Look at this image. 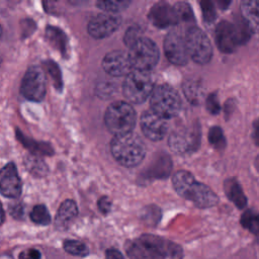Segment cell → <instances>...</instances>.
I'll list each match as a JSON object with an SVG mask.
<instances>
[{
	"label": "cell",
	"instance_id": "cell-1",
	"mask_svg": "<svg viewBox=\"0 0 259 259\" xmlns=\"http://www.w3.org/2000/svg\"><path fill=\"white\" fill-rule=\"evenodd\" d=\"M172 184L181 197L199 208L212 207L219 202L218 195L207 185L198 182L190 172L177 171L173 175Z\"/></svg>",
	"mask_w": 259,
	"mask_h": 259
},
{
	"label": "cell",
	"instance_id": "cell-2",
	"mask_svg": "<svg viewBox=\"0 0 259 259\" xmlns=\"http://www.w3.org/2000/svg\"><path fill=\"white\" fill-rule=\"evenodd\" d=\"M113 158L124 167L138 166L146 156V147L139 136L133 133L114 136L110 143Z\"/></svg>",
	"mask_w": 259,
	"mask_h": 259
},
{
	"label": "cell",
	"instance_id": "cell-3",
	"mask_svg": "<svg viewBox=\"0 0 259 259\" xmlns=\"http://www.w3.org/2000/svg\"><path fill=\"white\" fill-rule=\"evenodd\" d=\"M136 111L131 104L124 101L111 103L104 114L106 127L114 136L132 133L136 124Z\"/></svg>",
	"mask_w": 259,
	"mask_h": 259
},
{
	"label": "cell",
	"instance_id": "cell-4",
	"mask_svg": "<svg viewBox=\"0 0 259 259\" xmlns=\"http://www.w3.org/2000/svg\"><path fill=\"white\" fill-rule=\"evenodd\" d=\"M151 110L164 118H172L181 110V98L178 92L168 84L156 86L150 96Z\"/></svg>",
	"mask_w": 259,
	"mask_h": 259
},
{
	"label": "cell",
	"instance_id": "cell-5",
	"mask_svg": "<svg viewBox=\"0 0 259 259\" xmlns=\"http://www.w3.org/2000/svg\"><path fill=\"white\" fill-rule=\"evenodd\" d=\"M154 79L150 71L133 70L124 79L122 92L132 103H143L154 90Z\"/></svg>",
	"mask_w": 259,
	"mask_h": 259
},
{
	"label": "cell",
	"instance_id": "cell-6",
	"mask_svg": "<svg viewBox=\"0 0 259 259\" xmlns=\"http://www.w3.org/2000/svg\"><path fill=\"white\" fill-rule=\"evenodd\" d=\"M128 56L135 70L150 71L157 65L160 53L152 39L142 36L130 47Z\"/></svg>",
	"mask_w": 259,
	"mask_h": 259
},
{
	"label": "cell",
	"instance_id": "cell-7",
	"mask_svg": "<svg viewBox=\"0 0 259 259\" xmlns=\"http://www.w3.org/2000/svg\"><path fill=\"white\" fill-rule=\"evenodd\" d=\"M188 56L197 64L205 65L212 57V47L207 35L197 26L188 27L185 35Z\"/></svg>",
	"mask_w": 259,
	"mask_h": 259
},
{
	"label": "cell",
	"instance_id": "cell-8",
	"mask_svg": "<svg viewBox=\"0 0 259 259\" xmlns=\"http://www.w3.org/2000/svg\"><path fill=\"white\" fill-rule=\"evenodd\" d=\"M201 141L200 125L198 122H193L189 126H184L174 131L169 137L170 149L178 154H188L195 152Z\"/></svg>",
	"mask_w": 259,
	"mask_h": 259
},
{
	"label": "cell",
	"instance_id": "cell-9",
	"mask_svg": "<svg viewBox=\"0 0 259 259\" xmlns=\"http://www.w3.org/2000/svg\"><path fill=\"white\" fill-rule=\"evenodd\" d=\"M46 77L38 66H31L23 76L20 92L30 101H41L46 95Z\"/></svg>",
	"mask_w": 259,
	"mask_h": 259
},
{
	"label": "cell",
	"instance_id": "cell-10",
	"mask_svg": "<svg viewBox=\"0 0 259 259\" xmlns=\"http://www.w3.org/2000/svg\"><path fill=\"white\" fill-rule=\"evenodd\" d=\"M164 52L169 62L177 66H184L188 62L185 37L176 29L167 33L164 39Z\"/></svg>",
	"mask_w": 259,
	"mask_h": 259
},
{
	"label": "cell",
	"instance_id": "cell-11",
	"mask_svg": "<svg viewBox=\"0 0 259 259\" xmlns=\"http://www.w3.org/2000/svg\"><path fill=\"white\" fill-rule=\"evenodd\" d=\"M102 68L113 77H126L134 70L128 53L117 50L105 55L102 60Z\"/></svg>",
	"mask_w": 259,
	"mask_h": 259
},
{
	"label": "cell",
	"instance_id": "cell-12",
	"mask_svg": "<svg viewBox=\"0 0 259 259\" xmlns=\"http://www.w3.org/2000/svg\"><path fill=\"white\" fill-rule=\"evenodd\" d=\"M141 128L145 137L151 141L157 142L161 141L166 136L168 123L166 118L149 109L144 111L141 116Z\"/></svg>",
	"mask_w": 259,
	"mask_h": 259
},
{
	"label": "cell",
	"instance_id": "cell-13",
	"mask_svg": "<svg viewBox=\"0 0 259 259\" xmlns=\"http://www.w3.org/2000/svg\"><path fill=\"white\" fill-rule=\"evenodd\" d=\"M120 18L110 13H100L88 23V32L94 38H104L111 35L119 26Z\"/></svg>",
	"mask_w": 259,
	"mask_h": 259
},
{
	"label": "cell",
	"instance_id": "cell-14",
	"mask_svg": "<svg viewBox=\"0 0 259 259\" xmlns=\"http://www.w3.org/2000/svg\"><path fill=\"white\" fill-rule=\"evenodd\" d=\"M215 44L221 52L233 53L240 45L239 36L233 22L222 20L215 27Z\"/></svg>",
	"mask_w": 259,
	"mask_h": 259
},
{
	"label": "cell",
	"instance_id": "cell-15",
	"mask_svg": "<svg viewBox=\"0 0 259 259\" xmlns=\"http://www.w3.org/2000/svg\"><path fill=\"white\" fill-rule=\"evenodd\" d=\"M0 191L9 198L18 197L21 193V180L16 166L12 162L0 169Z\"/></svg>",
	"mask_w": 259,
	"mask_h": 259
},
{
	"label": "cell",
	"instance_id": "cell-16",
	"mask_svg": "<svg viewBox=\"0 0 259 259\" xmlns=\"http://www.w3.org/2000/svg\"><path fill=\"white\" fill-rule=\"evenodd\" d=\"M140 239L143 242L150 245L151 247H153L164 258H170V259L183 258L182 248L178 244L170 240H167L155 235H143Z\"/></svg>",
	"mask_w": 259,
	"mask_h": 259
},
{
	"label": "cell",
	"instance_id": "cell-17",
	"mask_svg": "<svg viewBox=\"0 0 259 259\" xmlns=\"http://www.w3.org/2000/svg\"><path fill=\"white\" fill-rule=\"evenodd\" d=\"M149 19L159 28H166L178 23L173 6L167 2L156 3L149 12Z\"/></svg>",
	"mask_w": 259,
	"mask_h": 259
},
{
	"label": "cell",
	"instance_id": "cell-18",
	"mask_svg": "<svg viewBox=\"0 0 259 259\" xmlns=\"http://www.w3.org/2000/svg\"><path fill=\"white\" fill-rule=\"evenodd\" d=\"M126 253L130 259H165L153 247L141 239L128 243Z\"/></svg>",
	"mask_w": 259,
	"mask_h": 259
},
{
	"label": "cell",
	"instance_id": "cell-19",
	"mask_svg": "<svg viewBox=\"0 0 259 259\" xmlns=\"http://www.w3.org/2000/svg\"><path fill=\"white\" fill-rule=\"evenodd\" d=\"M78 213V208L74 200H65L59 207L55 219L57 229L63 231L68 229Z\"/></svg>",
	"mask_w": 259,
	"mask_h": 259
},
{
	"label": "cell",
	"instance_id": "cell-20",
	"mask_svg": "<svg viewBox=\"0 0 259 259\" xmlns=\"http://www.w3.org/2000/svg\"><path fill=\"white\" fill-rule=\"evenodd\" d=\"M224 191L227 197L239 208H244L247 205V198L244 194V191L238 182V180L234 177L228 178L224 182Z\"/></svg>",
	"mask_w": 259,
	"mask_h": 259
},
{
	"label": "cell",
	"instance_id": "cell-21",
	"mask_svg": "<svg viewBox=\"0 0 259 259\" xmlns=\"http://www.w3.org/2000/svg\"><path fill=\"white\" fill-rule=\"evenodd\" d=\"M46 37L53 48L59 50L63 56H67L68 39L66 34L60 28L55 26H48L46 30Z\"/></svg>",
	"mask_w": 259,
	"mask_h": 259
},
{
	"label": "cell",
	"instance_id": "cell-22",
	"mask_svg": "<svg viewBox=\"0 0 259 259\" xmlns=\"http://www.w3.org/2000/svg\"><path fill=\"white\" fill-rule=\"evenodd\" d=\"M183 93L187 100L192 104H198L203 96L202 86L199 81L194 79H187L182 84Z\"/></svg>",
	"mask_w": 259,
	"mask_h": 259
},
{
	"label": "cell",
	"instance_id": "cell-23",
	"mask_svg": "<svg viewBox=\"0 0 259 259\" xmlns=\"http://www.w3.org/2000/svg\"><path fill=\"white\" fill-rule=\"evenodd\" d=\"M242 16L251 27H259V1L247 0L241 3Z\"/></svg>",
	"mask_w": 259,
	"mask_h": 259
},
{
	"label": "cell",
	"instance_id": "cell-24",
	"mask_svg": "<svg viewBox=\"0 0 259 259\" xmlns=\"http://www.w3.org/2000/svg\"><path fill=\"white\" fill-rule=\"evenodd\" d=\"M17 138L33 155H52L54 152L53 148L49 144L30 140L20 132H17Z\"/></svg>",
	"mask_w": 259,
	"mask_h": 259
},
{
	"label": "cell",
	"instance_id": "cell-25",
	"mask_svg": "<svg viewBox=\"0 0 259 259\" xmlns=\"http://www.w3.org/2000/svg\"><path fill=\"white\" fill-rule=\"evenodd\" d=\"M233 23L237 30L240 45H244L251 37V34H252L251 25L247 22V20L242 15H237L236 17H234Z\"/></svg>",
	"mask_w": 259,
	"mask_h": 259
},
{
	"label": "cell",
	"instance_id": "cell-26",
	"mask_svg": "<svg viewBox=\"0 0 259 259\" xmlns=\"http://www.w3.org/2000/svg\"><path fill=\"white\" fill-rule=\"evenodd\" d=\"M241 224L245 229L259 236V212L254 209L246 210L241 217Z\"/></svg>",
	"mask_w": 259,
	"mask_h": 259
},
{
	"label": "cell",
	"instance_id": "cell-27",
	"mask_svg": "<svg viewBox=\"0 0 259 259\" xmlns=\"http://www.w3.org/2000/svg\"><path fill=\"white\" fill-rule=\"evenodd\" d=\"M171 168H172L171 159L168 156L163 155L156 161L155 166H153V168L150 172H151L152 176H154V177L165 178L169 175Z\"/></svg>",
	"mask_w": 259,
	"mask_h": 259
},
{
	"label": "cell",
	"instance_id": "cell-28",
	"mask_svg": "<svg viewBox=\"0 0 259 259\" xmlns=\"http://www.w3.org/2000/svg\"><path fill=\"white\" fill-rule=\"evenodd\" d=\"M177 22H193L194 15L191 6L186 2H177L173 5Z\"/></svg>",
	"mask_w": 259,
	"mask_h": 259
},
{
	"label": "cell",
	"instance_id": "cell-29",
	"mask_svg": "<svg viewBox=\"0 0 259 259\" xmlns=\"http://www.w3.org/2000/svg\"><path fill=\"white\" fill-rule=\"evenodd\" d=\"M208 142L210 143V145L219 150L222 151L226 148L227 146V141L226 138L224 136V133L222 131V128L220 126H211L208 131Z\"/></svg>",
	"mask_w": 259,
	"mask_h": 259
},
{
	"label": "cell",
	"instance_id": "cell-30",
	"mask_svg": "<svg viewBox=\"0 0 259 259\" xmlns=\"http://www.w3.org/2000/svg\"><path fill=\"white\" fill-rule=\"evenodd\" d=\"M24 164L27 170L35 176H44L48 171L47 165L36 156H27Z\"/></svg>",
	"mask_w": 259,
	"mask_h": 259
},
{
	"label": "cell",
	"instance_id": "cell-31",
	"mask_svg": "<svg viewBox=\"0 0 259 259\" xmlns=\"http://www.w3.org/2000/svg\"><path fill=\"white\" fill-rule=\"evenodd\" d=\"M30 219L37 225H49L51 223V215L48 208L44 204H37L33 206L30 211Z\"/></svg>",
	"mask_w": 259,
	"mask_h": 259
},
{
	"label": "cell",
	"instance_id": "cell-32",
	"mask_svg": "<svg viewBox=\"0 0 259 259\" xmlns=\"http://www.w3.org/2000/svg\"><path fill=\"white\" fill-rule=\"evenodd\" d=\"M64 249L67 253L74 256H86L89 253L87 246L77 240H66L64 242Z\"/></svg>",
	"mask_w": 259,
	"mask_h": 259
},
{
	"label": "cell",
	"instance_id": "cell-33",
	"mask_svg": "<svg viewBox=\"0 0 259 259\" xmlns=\"http://www.w3.org/2000/svg\"><path fill=\"white\" fill-rule=\"evenodd\" d=\"M130 3V1H98L96 4L106 13L112 14L125 9Z\"/></svg>",
	"mask_w": 259,
	"mask_h": 259
},
{
	"label": "cell",
	"instance_id": "cell-34",
	"mask_svg": "<svg viewBox=\"0 0 259 259\" xmlns=\"http://www.w3.org/2000/svg\"><path fill=\"white\" fill-rule=\"evenodd\" d=\"M45 67L48 71V74L50 75V77L52 78V80L54 81V85L57 89H62L63 87V81H62V75H61V71L58 67V65L53 62V61H46L45 62Z\"/></svg>",
	"mask_w": 259,
	"mask_h": 259
},
{
	"label": "cell",
	"instance_id": "cell-35",
	"mask_svg": "<svg viewBox=\"0 0 259 259\" xmlns=\"http://www.w3.org/2000/svg\"><path fill=\"white\" fill-rule=\"evenodd\" d=\"M200 7H201V12H202L204 21L208 23L213 22L217 18V11H215V7L213 6V3L207 0H203V1H200Z\"/></svg>",
	"mask_w": 259,
	"mask_h": 259
},
{
	"label": "cell",
	"instance_id": "cell-36",
	"mask_svg": "<svg viewBox=\"0 0 259 259\" xmlns=\"http://www.w3.org/2000/svg\"><path fill=\"white\" fill-rule=\"evenodd\" d=\"M141 32H142V30H141V28H140L139 26H137V25L131 26V27L126 30L125 34H124V37H123L124 44H125L128 48L132 47L139 38L142 37Z\"/></svg>",
	"mask_w": 259,
	"mask_h": 259
},
{
	"label": "cell",
	"instance_id": "cell-37",
	"mask_svg": "<svg viewBox=\"0 0 259 259\" xmlns=\"http://www.w3.org/2000/svg\"><path fill=\"white\" fill-rule=\"evenodd\" d=\"M205 106H206V109L207 111L210 113V114H218L221 110V106H220V102H219V99H218V95L215 92L213 93H210L207 97H206V100H205Z\"/></svg>",
	"mask_w": 259,
	"mask_h": 259
},
{
	"label": "cell",
	"instance_id": "cell-38",
	"mask_svg": "<svg viewBox=\"0 0 259 259\" xmlns=\"http://www.w3.org/2000/svg\"><path fill=\"white\" fill-rule=\"evenodd\" d=\"M98 208L100 210V212H102L103 214H106L110 211L111 208V201L107 196H102L99 198L98 200Z\"/></svg>",
	"mask_w": 259,
	"mask_h": 259
},
{
	"label": "cell",
	"instance_id": "cell-39",
	"mask_svg": "<svg viewBox=\"0 0 259 259\" xmlns=\"http://www.w3.org/2000/svg\"><path fill=\"white\" fill-rule=\"evenodd\" d=\"M19 259H40V253L33 248L26 249L19 254Z\"/></svg>",
	"mask_w": 259,
	"mask_h": 259
},
{
	"label": "cell",
	"instance_id": "cell-40",
	"mask_svg": "<svg viewBox=\"0 0 259 259\" xmlns=\"http://www.w3.org/2000/svg\"><path fill=\"white\" fill-rule=\"evenodd\" d=\"M105 259H124V257L120 251L114 248H110L105 252Z\"/></svg>",
	"mask_w": 259,
	"mask_h": 259
},
{
	"label": "cell",
	"instance_id": "cell-41",
	"mask_svg": "<svg viewBox=\"0 0 259 259\" xmlns=\"http://www.w3.org/2000/svg\"><path fill=\"white\" fill-rule=\"evenodd\" d=\"M251 138H252L254 144L259 147V118H257L253 123V130H252Z\"/></svg>",
	"mask_w": 259,
	"mask_h": 259
},
{
	"label": "cell",
	"instance_id": "cell-42",
	"mask_svg": "<svg viewBox=\"0 0 259 259\" xmlns=\"http://www.w3.org/2000/svg\"><path fill=\"white\" fill-rule=\"evenodd\" d=\"M10 212L13 217L15 218H20L22 217L23 214V208H22V205L21 204H16V205H13L12 207H10Z\"/></svg>",
	"mask_w": 259,
	"mask_h": 259
},
{
	"label": "cell",
	"instance_id": "cell-43",
	"mask_svg": "<svg viewBox=\"0 0 259 259\" xmlns=\"http://www.w3.org/2000/svg\"><path fill=\"white\" fill-rule=\"evenodd\" d=\"M234 109V101L233 99H230L228 102H226L225 104V113H226V116L229 117L230 114H232V111Z\"/></svg>",
	"mask_w": 259,
	"mask_h": 259
},
{
	"label": "cell",
	"instance_id": "cell-44",
	"mask_svg": "<svg viewBox=\"0 0 259 259\" xmlns=\"http://www.w3.org/2000/svg\"><path fill=\"white\" fill-rule=\"evenodd\" d=\"M230 3H231V2H227V1H220V2H218V4L221 5V8H222V9H226Z\"/></svg>",
	"mask_w": 259,
	"mask_h": 259
},
{
	"label": "cell",
	"instance_id": "cell-45",
	"mask_svg": "<svg viewBox=\"0 0 259 259\" xmlns=\"http://www.w3.org/2000/svg\"><path fill=\"white\" fill-rule=\"evenodd\" d=\"M4 222V210H3V207L1 205V202H0V225Z\"/></svg>",
	"mask_w": 259,
	"mask_h": 259
},
{
	"label": "cell",
	"instance_id": "cell-46",
	"mask_svg": "<svg viewBox=\"0 0 259 259\" xmlns=\"http://www.w3.org/2000/svg\"><path fill=\"white\" fill-rule=\"evenodd\" d=\"M1 34H2V28H1V25H0V37H1Z\"/></svg>",
	"mask_w": 259,
	"mask_h": 259
}]
</instances>
